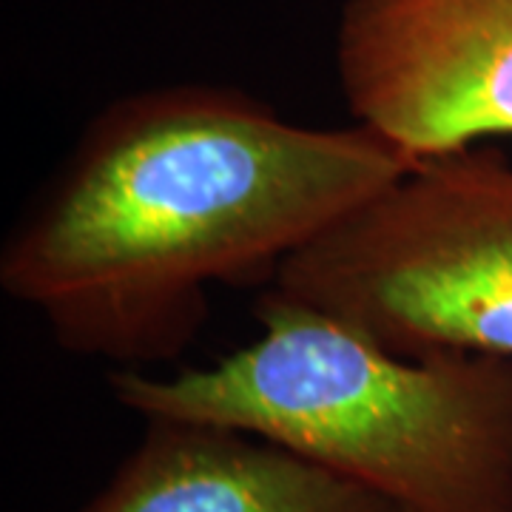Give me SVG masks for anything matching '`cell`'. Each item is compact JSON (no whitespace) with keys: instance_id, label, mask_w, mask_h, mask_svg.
Returning <instances> with one entry per match:
<instances>
[{"instance_id":"1","label":"cell","mask_w":512,"mask_h":512,"mask_svg":"<svg viewBox=\"0 0 512 512\" xmlns=\"http://www.w3.org/2000/svg\"><path fill=\"white\" fill-rule=\"evenodd\" d=\"M416 163L362 123H291L231 86L126 94L20 211L0 288L72 356L171 362L205 328L214 285L268 288L282 262Z\"/></svg>"},{"instance_id":"2","label":"cell","mask_w":512,"mask_h":512,"mask_svg":"<svg viewBox=\"0 0 512 512\" xmlns=\"http://www.w3.org/2000/svg\"><path fill=\"white\" fill-rule=\"evenodd\" d=\"M262 336L217 365L109 376L137 416L254 433L384 495L404 512H512V359L402 356L262 291Z\"/></svg>"},{"instance_id":"3","label":"cell","mask_w":512,"mask_h":512,"mask_svg":"<svg viewBox=\"0 0 512 512\" xmlns=\"http://www.w3.org/2000/svg\"><path fill=\"white\" fill-rule=\"evenodd\" d=\"M262 291L402 356L512 359V163L484 143L419 160Z\"/></svg>"},{"instance_id":"4","label":"cell","mask_w":512,"mask_h":512,"mask_svg":"<svg viewBox=\"0 0 512 512\" xmlns=\"http://www.w3.org/2000/svg\"><path fill=\"white\" fill-rule=\"evenodd\" d=\"M336 72L353 123L413 160L512 137V0H345Z\"/></svg>"},{"instance_id":"5","label":"cell","mask_w":512,"mask_h":512,"mask_svg":"<svg viewBox=\"0 0 512 512\" xmlns=\"http://www.w3.org/2000/svg\"><path fill=\"white\" fill-rule=\"evenodd\" d=\"M80 512H404L359 481L237 427L148 416Z\"/></svg>"}]
</instances>
